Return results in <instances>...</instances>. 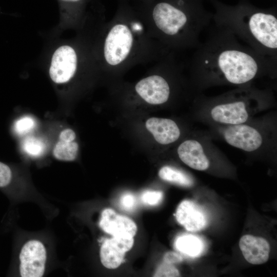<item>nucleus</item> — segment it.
Segmentation results:
<instances>
[{"label":"nucleus","instance_id":"1","mask_svg":"<svg viewBox=\"0 0 277 277\" xmlns=\"http://www.w3.org/2000/svg\"><path fill=\"white\" fill-rule=\"evenodd\" d=\"M276 61L242 44L229 30L214 25L196 48L192 68L200 86H246L256 77L274 75Z\"/></svg>","mask_w":277,"mask_h":277},{"label":"nucleus","instance_id":"2","mask_svg":"<svg viewBox=\"0 0 277 277\" xmlns=\"http://www.w3.org/2000/svg\"><path fill=\"white\" fill-rule=\"evenodd\" d=\"M215 25L230 31L260 54L277 61V17L271 12L237 9L217 13Z\"/></svg>","mask_w":277,"mask_h":277},{"label":"nucleus","instance_id":"3","mask_svg":"<svg viewBox=\"0 0 277 277\" xmlns=\"http://www.w3.org/2000/svg\"><path fill=\"white\" fill-rule=\"evenodd\" d=\"M185 0L175 3L162 1L155 4L152 15L157 28L169 37L183 36L186 43L197 47L201 32L209 25L210 17L198 11L190 12L184 7Z\"/></svg>","mask_w":277,"mask_h":277},{"label":"nucleus","instance_id":"4","mask_svg":"<svg viewBox=\"0 0 277 277\" xmlns=\"http://www.w3.org/2000/svg\"><path fill=\"white\" fill-rule=\"evenodd\" d=\"M266 95L247 87L234 90L216 100L210 111V117L213 121L227 125L245 123L249 118L250 103Z\"/></svg>","mask_w":277,"mask_h":277},{"label":"nucleus","instance_id":"5","mask_svg":"<svg viewBox=\"0 0 277 277\" xmlns=\"http://www.w3.org/2000/svg\"><path fill=\"white\" fill-rule=\"evenodd\" d=\"M19 272L22 277H41L45 273L47 250L38 240H30L21 247L19 255Z\"/></svg>","mask_w":277,"mask_h":277},{"label":"nucleus","instance_id":"6","mask_svg":"<svg viewBox=\"0 0 277 277\" xmlns=\"http://www.w3.org/2000/svg\"><path fill=\"white\" fill-rule=\"evenodd\" d=\"M133 36L129 28L124 24L114 25L109 32L104 45L106 62L115 66L122 62L130 53Z\"/></svg>","mask_w":277,"mask_h":277},{"label":"nucleus","instance_id":"7","mask_svg":"<svg viewBox=\"0 0 277 277\" xmlns=\"http://www.w3.org/2000/svg\"><path fill=\"white\" fill-rule=\"evenodd\" d=\"M223 135L229 145L247 152L258 150L263 143L260 132L245 123L228 125L224 130Z\"/></svg>","mask_w":277,"mask_h":277},{"label":"nucleus","instance_id":"8","mask_svg":"<svg viewBox=\"0 0 277 277\" xmlns=\"http://www.w3.org/2000/svg\"><path fill=\"white\" fill-rule=\"evenodd\" d=\"M77 66V57L74 50L68 46L59 47L54 53L49 74L56 83L69 81L74 75Z\"/></svg>","mask_w":277,"mask_h":277},{"label":"nucleus","instance_id":"9","mask_svg":"<svg viewBox=\"0 0 277 277\" xmlns=\"http://www.w3.org/2000/svg\"><path fill=\"white\" fill-rule=\"evenodd\" d=\"M137 94L146 102L152 105L166 103L170 94V87L163 77L154 75L139 81L135 87Z\"/></svg>","mask_w":277,"mask_h":277},{"label":"nucleus","instance_id":"10","mask_svg":"<svg viewBox=\"0 0 277 277\" xmlns=\"http://www.w3.org/2000/svg\"><path fill=\"white\" fill-rule=\"evenodd\" d=\"M133 238L113 237L106 240L100 249V259L103 265L108 269L117 268L123 262L125 254L132 248Z\"/></svg>","mask_w":277,"mask_h":277},{"label":"nucleus","instance_id":"11","mask_svg":"<svg viewBox=\"0 0 277 277\" xmlns=\"http://www.w3.org/2000/svg\"><path fill=\"white\" fill-rule=\"evenodd\" d=\"M99 225L104 231L113 237L133 238L137 231L136 225L132 220L110 208L102 211Z\"/></svg>","mask_w":277,"mask_h":277},{"label":"nucleus","instance_id":"12","mask_svg":"<svg viewBox=\"0 0 277 277\" xmlns=\"http://www.w3.org/2000/svg\"><path fill=\"white\" fill-rule=\"evenodd\" d=\"M175 217L187 230L195 232L207 225L206 214L202 208L192 201L184 200L178 206Z\"/></svg>","mask_w":277,"mask_h":277},{"label":"nucleus","instance_id":"13","mask_svg":"<svg viewBox=\"0 0 277 277\" xmlns=\"http://www.w3.org/2000/svg\"><path fill=\"white\" fill-rule=\"evenodd\" d=\"M177 152L180 159L193 169L204 171L209 167V160L204 147L196 140H185L179 145Z\"/></svg>","mask_w":277,"mask_h":277},{"label":"nucleus","instance_id":"14","mask_svg":"<svg viewBox=\"0 0 277 277\" xmlns=\"http://www.w3.org/2000/svg\"><path fill=\"white\" fill-rule=\"evenodd\" d=\"M239 247L246 260L252 264H262L267 261L270 245L264 238L251 235H243Z\"/></svg>","mask_w":277,"mask_h":277},{"label":"nucleus","instance_id":"15","mask_svg":"<svg viewBox=\"0 0 277 277\" xmlns=\"http://www.w3.org/2000/svg\"><path fill=\"white\" fill-rule=\"evenodd\" d=\"M146 127L152 133L155 141L162 145L175 142L181 134L176 123L169 118L151 117L147 120Z\"/></svg>","mask_w":277,"mask_h":277},{"label":"nucleus","instance_id":"16","mask_svg":"<svg viewBox=\"0 0 277 277\" xmlns=\"http://www.w3.org/2000/svg\"><path fill=\"white\" fill-rule=\"evenodd\" d=\"M75 137L74 131L71 129H66L60 133L59 141L53 151L55 158L64 161H72L76 159L78 145L74 141Z\"/></svg>","mask_w":277,"mask_h":277},{"label":"nucleus","instance_id":"17","mask_svg":"<svg viewBox=\"0 0 277 277\" xmlns=\"http://www.w3.org/2000/svg\"><path fill=\"white\" fill-rule=\"evenodd\" d=\"M175 246L181 252L192 257L200 255L204 248L201 240L191 234L177 237L175 242Z\"/></svg>","mask_w":277,"mask_h":277},{"label":"nucleus","instance_id":"18","mask_svg":"<svg viewBox=\"0 0 277 277\" xmlns=\"http://www.w3.org/2000/svg\"><path fill=\"white\" fill-rule=\"evenodd\" d=\"M160 177L166 181L182 186L190 187L193 184L192 179L184 172L172 167L166 166L159 172Z\"/></svg>","mask_w":277,"mask_h":277},{"label":"nucleus","instance_id":"19","mask_svg":"<svg viewBox=\"0 0 277 277\" xmlns=\"http://www.w3.org/2000/svg\"><path fill=\"white\" fill-rule=\"evenodd\" d=\"M46 144L42 138L34 136L26 137L22 142V148L24 152L33 157H38L45 151Z\"/></svg>","mask_w":277,"mask_h":277},{"label":"nucleus","instance_id":"20","mask_svg":"<svg viewBox=\"0 0 277 277\" xmlns=\"http://www.w3.org/2000/svg\"><path fill=\"white\" fill-rule=\"evenodd\" d=\"M35 126V121L28 116L22 117L17 120L14 124V130L20 135H25L32 131Z\"/></svg>","mask_w":277,"mask_h":277},{"label":"nucleus","instance_id":"21","mask_svg":"<svg viewBox=\"0 0 277 277\" xmlns=\"http://www.w3.org/2000/svg\"><path fill=\"white\" fill-rule=\"evenodd\" d=\"M180 272L173 264L163 261L156 270L153 276H179Z\"/></svg>","mask_w":277,"mask_h":277},{"label":"nucleus","instance_id":"22","mask_svg":"<svg viewBox=\"0 0 277 277\" xmlns=\"http://www.w3.org/2000/svg\"><path fill=\"white\" fill-rule=\"evenodd\" d=\"M13 178L12 171L7 164L0 162V188L7 189Z\"/></svg>","mask_w":277,"mask_h":277},{"label":"nucleus","instance_id":"23","mask_svg":"<svg viewBox=\"0 0 277 277\" xmlns=\"http://www.w3.org/2000/svg\"><path fill=\"white\" fill-rule=\"evenodd\" d=\"M163 192L160 191H146L143 193L142 200L144 203L149 205H156L162 200Z\"/></svg>","mask_w":277,"mask_h":277},{"label":"nucleus","instance_id":"24","mask_svg":"<svg viewBox=\"0 0 277 277\" xmlns=\"http://www.w3.org/2000/svg\"><path fill=\"white\" fill-rule=\"evenodd\" d=\"M136 204L135 197L131 193H127L124 194L120 200V204L122 208L126 211H130L133 210Z\"/></svg>","mask_w":277,"mask_h":277},{"label":"nucleus","instance_id":"25","mask_svg":"<svg viewBox=\"0 0 277 277\" xmlns=\"http://www.w3.org/2000/svg\"><path fill=\"white\" fill-rule=\"evenodd\" d=\"M183 260V258L181 255L173 251L166 252L163 257L164 262L171 264L179 263Z\"/></svg>","mask_w":277,"mask_h":277}]
</instances>
